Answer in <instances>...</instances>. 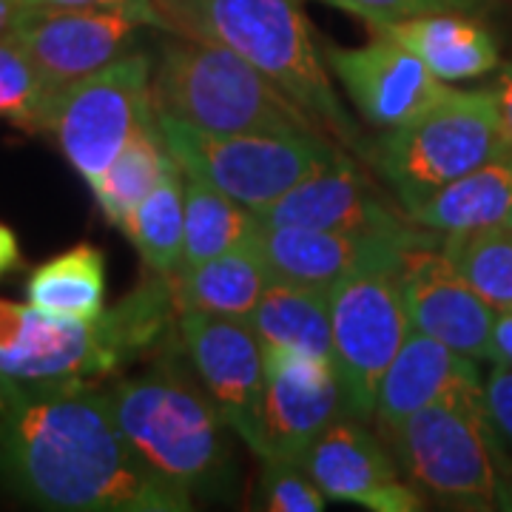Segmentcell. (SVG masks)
Returning <instances> with one entry per match:
<instances>
[{
    "mask_svg": "<svg viewBox=\"0 0 512 512\" xmlns=\"http://www.w3.org/2000/svg\"><path fill=\"white\" fill-rule=\"evenodd\" d=\"M0 476L26 501L66 512H188L194 498L134 453L106 390L18 384L0 421Z\"/></svg>",
    "mask_w": 512,
    "mask_h": 512,
    "instance_id": "obj_1",
    "label": "cell"
},
{
    "mask_svg": "<svg viewBox=\"0 0 512 512\" xmlns=\"http://www.w3.org/2000/svg\"><path fill=\"white\" fill-rule=\"evenodd\" d=\"M109 393L114 419L148 467L191 498H228L237 458L228 421L200 390L171 345L146 373L120 379Z\"/></svg>",
    "mask_w": 512,
    "mask_h": 512,
    "instance_id": "obj_2",
    "label": "cell"
},
{
    "mask_svg": "<svg viewBox=\"0 0 512 512\" xmlns=\"http://www.w3.org/2000/svg\"><path fill=\"white\" fill-rule=\"evenodd\" d=\"M174 35L225 46L274 80L342 148L367 154L365 140L333 92L302 0H154Z\"/></svg>",
    "mask_w": 512,
    "mask_h": 512,
    "instance_id": "obj_3",
    "label": "cell"
},
{
    "mask_svg": "<svg viewBox=\"0 0 512 512\" xmlns=\"http://www.w3.org/2000/svg\"><path fill=\"white\" fill-rule=\"evenodd\" d=\"M151 100L157 114L214 134L325 131L245 57L174 32L160 46L157 66L151 69Z\"/></svg>",
    "mask_w": 512,
    "mask_h": 512,
    "instance_id": "obj_4",
    "label": "cell"
},
{
    "mask_svg": "<svg viewBox=\"0 0 512 512\" xmlns=\"http://www.w3.org/2000/svg\"><path fill=\"white\" fill-rule=\"evenodd\" d=\"M510 143L490 89H447L407 123L384 128L367 146V160L404 211L478 165L507 154Z\"/></svg>",
    "mask_w": 512,
    "mask_h": 512,
    "instance_id": "obj_5",
    "label": "cell"
},
{
    "mask_svg": "<svg viewBox=\"0 0 512 512\" xmlns=\"http://www.w3.org/2000/svg\"><path fill=\"white\" fill-rule=\"evenodd\" d=\"M382 439L421 495L456 510H498V487L512 464L484 399L427 404Z\"/></svg>",
    "mask_w": 512,
    "mask_h": 512,
    "instance_id": "obj_6",
    "label": "cell"
},
{
    "mask_svg": "<svg viewBox=\"0 0 512 512\" xmlns=\"http://www.w3.org/2000/svg\"><path fill=\"white\" fill-rule=\"evenodd\" d=\"M157 126L185 174L217 185L254 214L345 154L330 134L311 128L214 134L168 114H157Z\"/></svg>",
    "mask_w": 512,
    "mask_h": 512,
    "instance_id": "obj_7",
    "label": "cell"
},
{
    "mask_svg": "<svg viewBox=\"0 0 512 512\" xmlns=\"http://www.w3.org/2000/svg\"><path fill=\"white\" fill-rule=\"evenodd\" d=\"M151 69V57L131 52L49 94L40 134L55 137L63 157L89 185L103 177L137 128L157 117Z\"/></svg>",
    "mask_w": 512,
    "mask_h": 512,
    "instance_id": "obj_8",
    "label": "cell"
},
{
    "mask_svg": "<svg viewBox=\"0 0 512 512\" xmlns=\"http://www.w3.org/2000/svg\"><path fill=\"white\" fill-rule=\"evenodd\" d=\"M333 367L348 416L373 421L376 396L396 350L410 330L399 268H367L328 288Z\"/></svg>",
    "mask_w": 512,
    "mask_h": 512,
    "instance_id": "obj_9",
    "label": "cell"
},
{
    "mask_svg": "<svg viewBox=\"0 0 512 512\" xmlns=\"http://www.w3.org/2000/svg\"><path fill=\"white\" fill-rule=\"evenodd\" d=\"M180 348L200 376L202 390L220 416L259 456L262 450V393L265 350L251 319L222 313L180 311Z\"/></svg>",
    "mask_w": 512,
    "mask_h": 512,
    "instance_id": "obj_10",
    "label": "cell"
},
{
    "mask_svg": "<svg viewBox=\"0 0 512 512\" xmlns=\"http://www.w3.org/2000/svg\"><path fill=\"white\" fill-rule=\"evenodd\" d=\"M123 367L100 316L77 322L0 299V373L18 384L97 382Z\"/></svg>",
    "mask_w": 512,
    "mask_h": 512,
    "instance_id": "obj_11",
    "label": "cell"
},
{
    "mask_svg": "<svg viewBox=\"0 0 512 512\" xmlns=\"http://www.w3.org/2000/svg\"><path fill=\"white\" fill-rule=\"evenodd\" d=\"M271 228H322V231H353L382 234L416 245H436V231L410 220L402 205H390L384 191L356 163L342 154L325 168L308 174L288 194L256 214Z\"/></svg>",
    "mask_w": 512,
    "mask_h": 512,
    "instance_id": "obj_12",
    "label": "cell"
},
{
    "mask_svg": "<svg viewBox=\"0 0 512 512\" xmlns=\"http://www.w3.org/2000/svg\"><path fill=\"white\" fill-rule=\"evenodd\" d=\"M265 350V393H262V458L302 464L311 444L333 421L348 413L345 390L333 362L293 353Z\"/></svg>",
    "mask_w": 512,
    "mask_h": 512,
    "instance_id": "obj_13",
    "label": "cell"
},
{
    "mask_svg": "<svg viewBox=\"0 0 512 512\" xmlns=\"http://www.w3.org/2000/svg\"><path fill=\"white\" fill-rule=\"evenodd\" d=\"M305 473L330 501L359 504L373 512H419L424 495L404 481L393 453L365 421L339 416L302 458Z\"/></svg>",
    "mask_w": 512,
    "mask_h": 512,
    "instance_id": "obj_14",
    "label": "cell"
},
{
    "mask_svg": "<svg viewBox=\"0 0 512 512\" xmlns=\"http://www.w3.org/2000/svg\"><path fill=\"white\" fill-rule=\"evenodd\" d=\"M399 285L410 328L439 339L476 362H493L490 336L495 311L458 274L441 248L436 251V245H419L404 251Z\"/></svg>",
    "mask_w": 512,
    "mask_h": 512,
    "instance_id": "obj_15",
    "label": "cell"
},
{
    "mask_svg": "<svg viewBox=\"0 0 512 512\" xmlns=\"http://www.w3.org/2000/svg\"><path fill=\"white\" fill-rule=\"evenodd\" d=\"M322 57L356 111L376 128L402 126L447 92L419 57L384 35L353 49L328 43Z\"/></svg>",
    "mask_w": 512,
    "mask_h": 512,
    "instance_id": "obj_16",
    "label": "cell"
},
{
    "mask_svg": "<svg viewBox=\"0 0 512 512\" xmlns=\"http://www.w3.org/2000/svg\"><path fill=\"white\" fill-rule=\"evenodd\" d=\"M140 29L143 23L114 12L32 6L15 37L43 83L57 92L66 83L131 55V43Z\"/></svg>",
    "mask_w": 512,
    "mask_h": 512,
    "instance_id": "obj_17",
    "label": "cell"
},
{
    "mask_svg": "<svg viewBox=\"0 0 512 512\" xmlns=\"http://www.w3.org/2000/svg\"><path fill=\"white\" fill-rule=\"evenodd\" d=\"M256 248L274 279L293 285L330 288L333 282L367 268H402L404 251L416 242L382 234L322 231V228H271L259 222Z\"/></svg>",
    "mask_w": 512,
    "mask_h": 512,
    "instance_id": "obj_18",
    "label": "cell"
},
{
    "mask_svg": "<svg viewBox=\"0 0 512 512\" xmlns=\"http://www.w3.org/2000/svg\"><path fill=\"white\" fill-rule=\"evenodd\" d=\"M453 399H484L478 362L410 328L382 376L373 424L379 436H384L390 427L421 407Z\"/></svg>",
    "mask_w": 512,
    "mask_h": 512,
    "instance_id": "obj_19",
    "label": "cell"
},
{
    "mask_svg": "<svg viewBox=\"0 0 512 512\" xmlns=\"http://www.w3.org/2000/svg\"><path fill=\"white\" fill-rule=\"evenodd\" d=\"M373 35L410 49L439 80H473L498 66V46L487 26L467 12H433L413 18L362 15Z\"/></svg>",
    "mask_w": 512,
    "mask_h": 512,
    "instance_id": "obj_20",
    "label": "cell"
},
{
    "mask_svg": "<svg viewBox=\"0 0 512 512\" xmlns=\"http://www.w3.org/2000/svg\"><path fill=\"white\" fill-rule=\"evenodd\" d=\"M410 220L436 234L507 225L512 214V148L413 205Z\"/></svg>",
    "mask_w": 512,
    "mask_h": 512,
    "instance_id": "obj_21",
    "label": "cell"
},
{
    "mask_svg": "<svg viewBox=\"0 0 512 512\" xmlns=\"http://www.w3.org/2000/svg\"><path fill=\"white\" fill-rule=\"evenodd\" d=\"M274 282L268 262L256 248V237L225 254L205 259L174 274L180 311L251 316L262 293Z\"/></svg>",
    "mask_w": 512,
    "mask_h": 512,
    "instance_id": "obj_22",
    "label": "cell"
},
{
    "mask_svg": "<svg viewBox=\"0 0 512 512\" xmlns=\"http://www.w3.org/2000/svg\"><path fill=\"white\" fill-rule=\"evenodd\" d=\"M248 319L262 348H285L333 362L328 288L274 279Z\"/></svg>",
    "mask_w": 512,
    "mask_h": 512,
    "instance_id": "obj_23",
    "label": "cell"
},
{
    "mask_svg": "<svg viewBox=\"0 0 512 512\" xmlns=\"http://www.w3.org/2000/svg\"><path fill=\"white\" fill-rule=\"evenodd\" d=\"M26 296L43 313L92 322L106 311V256L97 245L80 242L37 265L26 282Z\"/></svg>",
    "mask_w": 512,
    "mask_h": 512,
    "instance_id": "obj_24",
    "label": "cell"
},
{
    "mask_svg": "<svg viewBox=\"0 0 512 512\" xmlns=\"http://www.w3.org/2000/svg\"><path fill=\"white\" fill-rule=\"evenodd\" d=\"M140 251L148 271L174 276L183 268L185 245V171L177 160L165 168L163 180L120 228Z\"/></svg>",
    "mask_w": 512,
    "mask_h": 512,
    "instance_id": "obj_25",
    "label": "cell"
},
{
    "mask_svg": "<svg viewBox=\"0 0 512 512\" xmlns=\"http://www.w3.org/2000/svg\"><path fill=\"white\" fill-rule=\"evenodd\" d=\"M259 234V217L231 200L217 185L185 174V245L183 268L225 254ZM180 268V271H183Z\"/></svg>",
    "mask_w": 512,
    "mask_h": 512,
    "instance_id": "obj_26",
    "label": "cell"
},
{
    "mask_svg": "<svg viewBox=\"0 0 512 512\" xmlns=\"http://www.w3.org/2000/svg\"><path fill=\"white\" fill-rule=\"evenodd\" d=\"M174 163L171 151L165 146L157 117L137 128V134L117 154V160L103 171V177L92 183L94 200L100 205L103 217L123 228L128 214L146 200L148 191L163 180L165 168Z\"/></svg>",
    "mask_w": 512,
    "mask_h": 512,
    "instance_id": "obj_27",
    "label": "cell"
},
{
    "mask_svg": "<svg viewBox=\"0 0 512 512\" xmlns=\"http://www.w3.org/2000/svg\"><path fill=\"white\" fill-rule=\"evenodd\" d=\"M439 248L493 311H512L510 225L444 234Z\"/></svg>",
    "mask_w": 512,
    "mask_h": 512,
    "instance_id": "obj_28",
    "label": "cell"
},
{
    "mask_svg": "<svg viewBox=\"0 0 512 512\" xmlns=\"http://www.w3.org/2000/svg\"><path fill=\"white\" fill-rule=\"evenodd\" d=\"M49 94L52 89L37 74L18 37H0V120L29 134H40Z\"/></svg>",
    "mask_w": 512,
    "mask_h": 512,
    "instance_id": "obj_29",
    "label": "cell"
},
{
    "mask_svg": "<svg viewBox=\"0 0 512 512\" xmlns=\"http://www.w3.org/2000/svg\"><path fill=\"white\" fill-rule=\"evenodd\" d=\"M259 476V507L271 512H322L328 495L316 487L302 464L282 458H262Z\"/></svg>",
    "mask_w": 512,
    "mask_h": 512,
    "instance_id": "obj_30",
    "label": "cell"
},
{
    "mask_svg": "<svg viewBox=\"0 0 512 512\" xmlns=\"http://www.w3.org/2000/svg\"><path fill=\"white\" fill-rule=\"evenodd\" d=\"M350 15H379V18H413L433 12H467L478 15L490 6V0H325Z\"/></svg>",
    "mask_w": 512,
    "mask_h": 512,
    "instance_id": "obj_31",
    "label": "cell"
},
{
    "mask_svg": "<svg viewBox=\"0 0 512 512\" xmlns=\"http://www.w3.org/2000/svg\"><path fill=\"white\" fill-rule=\"evenodd\" d=\"M26 6L40 9H92V12H114L123 18L137 20L151 29H163L171 35V26L163 18V12L154 6V0H26Z\"/></svg>",
    "mask_w": 512,
    "mask_h": 512,
    "instance_id": "obj_32",
    "label": "cell"
},
{
    "mask_svg": "<svg viewBox=\"0 0 512 512\" xmlns=\"http://www.w3.org/2000/svg\"><path fill=\"white\" fill-rule=\"evenodd\" d=\"M484 402L498 439L512 447V367L493 365L484 382Z\"/></svg>",
    "mask_w": 512,
    "mask_h": 512,
    "instance_id": "obj_33",
    "label": "cell"
},
{
    "mask_svg": "<svg viewBox=\"0 0 512 512\" xmlns=\"http://www.w3.org/2000/svg\"><path fill=\"white\" fill-rule=\"evenodd\" d=\"M490 345H493V362L490 365L512 367V311H495Z\"/></svg>",
    "mask_w": 512,
    "mask_h": 512,
    "instance_id": "obj_34",
    "label": "cell"
},
{
    "mask_svg": "<svg viewBox=\"0 0 512 512\" xmlns=\"http://www.w3.org/2000/svg\"><path fill=\"white\" fill-rule=\"evenodd\" d=\"M490 92H493L495 103H498V114H501V126H504V134H507V143L512 148V63L504 69V72L498 74V80H495L493 86H490Z\"/></svg>",
    "mask_w": 512,
    "mask_h": 512,
    "instance_id": "obj_35",
    "label": "cell"
},
{
    "mask_svg": "<svg viewBox=\"0 0 512 512\" xmlns=\"http://www.w3.org/2000/svg\"><path fill=\"white\" fill-rule=\"evenodd\" d=\"M20 265H23V256H20L18 234L6 222H0V279L18 271Z\"/></svg>",
    "mask_w": 512,
    "mask_h": 512,
    "instance_id": "obj_36",
    "label": "cell"
},
{
    "mask_svg": "<svg viewBox=\"0 0 512 512\" xmlns=\"http://www.w3.org/2000/svg\"><path fill=\"white\" fill-rule=\"evenodd\" d=\"M29 12H32V6H26L20 0H0V37L15 35L26 23Z\"/></svg>",
    "mask_w": 512,
    "mask_h": 512,
    "instance_id": "obj_37",
    "label": "cell"
},
{
    "mask_svg": "<svg viewBox=\"0 0 512 512\" xmlns=\"http://www.w3.org/2000/svg\"><path fill=\"white\" fill-rule=\"evenodd\" d=\"M15 387H18V382L6 379V376L0 373V421H3L6 410H9V404H12V399H15Z\"/></svg>",
    "mask_w": 512,
    "mask_h": 512,
    "instance_id": "obj_38",
    "label": "cell"
},
{
    "mask_svg": "<svg viewBox=\"0 0 512 512\" xmlns=\"http://www.w3.org/2000/svg\"><path fill=\"white\" fill-rule=\"evenodd\" d=\"M498 510L512 512V467L507 470V476L501 478V487H498Z\"/></svg>",
    "mask_w": 512,
    "mask_h": 512,
    "instance_id": "obj_39",
    "label": "cell"
},
{
    "mask_svg": "<svg viewBox=\"0 0 512 512\" xmlns=\"http://www.w3.org/2000/svg\"><path fill=\"white\" fill-rule=\"evenodd\" d=\"M507 225H510V228H512V214H510V220H507Z\"/></svg>",
    "mask_w": 512,
    "mask_h": 512,
    "instance_id": "obj_40",
    "label": "cell"
},
{
    "mask_svg": "<svg viewBox=\"0 0 512 512\" xmlns=\"http://www.w3.org/2000/svg\"><path fill=\"white\" fill-rule=\"evenodd\" d=\"M20 3H26V0H20Z\"/></svg>",
    "mask_w": 512,
    "mask_h": 512,
    "instance_id": "obj_41",
    "label": "cell"
}]
</instances>
